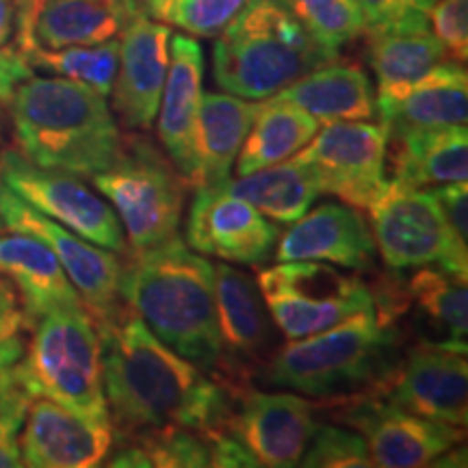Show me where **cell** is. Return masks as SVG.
Wrapping results in <instances>:
<instances>
[{
    "label": "cell",
    "mask_w": 468,
    "mask_h": 468,
    "mask_svg": "<svg viewBox=\"0 0 468 468\" xmlns=\"http://www.w3.org/2000/svg\"><path fill=\"white\" fill-rule=\"evenodd\" d=\"M0 226H3V221H0Z\"/></svg>",
    "instance_id": "bcb514c9"
},
{
    "label": "cell",
    "mask_w": 468,
    "mask_h": 468,
    "mask_svg": "<svg viewBox=\"0 0 468 468\" xmlns=\"http://www.w3.org/2000/svg\"><path fill=\"white\" fill-rule=\"evenodd\" d=\"M367 210L376 250L388 269L438 265L458 278L468 276V259L455 250L441 208L425 186L386 180Z\"/></svg>",
    "instance_id": "9c48e42d"
},
{
    "label": "cell",
    "mask_w": 468,
    "mask_h": 468,
    "mask_svg": "<svg viewBox=\"0 0 468 468\" xmlns=\"http://www.w3.org/2000/svg\"><path fill=\"white\" fill-rule=\"evenodd\" d=\"M271 98L306 111L319 124L367 122L378 115L371 79L351 63H325Z\"/></svg>",
    "instance_id": "484cf974"
},
{
    "label": "cell",
    "mask_w": 468,
    "mask_h": 468,
    "mask_svg": "<svg viewBox=\"0 0 468 468\" xmlns=\"http://www.w3.org/2000/svg\"><path fill=\"white\" fill-rule=\"evenodd\" d=\"M365 33L368 35V58L378 79L376 109L382 120L420 76L447 58V52L431 31L427 16L368 28Z\"/></svg>",
    "instance_id": "7402d4cb"
},
{
    "label": "cell",
    "mask_w": 468,
    "mask_h": 468,
    "mask_svg": "<svg viewBox=\"0 0 468 468\" xmlns=\"http://www.w3.org/2000/svg\"><path fill=\"white\" fill-rule=\"evenodd\" d=\"M31 399L33 395L28 393L27 386L20 384L7 397V401L0 406V468L25 466V462H22L20 434Z\"/></svg>",
    "instance_id": "8d00e7d4"
},
{
    "label": "cell",
    "mask_w": 468,
    "mask_h": 468,
    "mask_svg": "<svg viewBox=\"0 0 468 468\" xmlns=\"http://www.w3.org/2000/svg\"><path fill=\"white\" fill-rule=\"evenodd\" d=\"M113 441L111 419H90L48 397H33L20 434L22 462L33 468L101 466Z\"/></svg>",
    "instance_id": "d6986e66"
},
{
    "label": "cell",
    "mask_w": 468,
    "mask_h": 468,
    "mask_svg": "<svg viewBox=\"0 0 468 468\" xmlns=\"http://www.w3.org/2000/svg\"><path fill=\"white\" fill-rule=\"evenodd\" d=\"M5 137H7V122H5L3 104H0V148L5 145Z\"/></svg>",
    "instance_id": "ee69618b"
},
{
    "label": "cell",
    "mask_w": 468,
    "mask_h": 468,
    "mask_svg": "<svg viewBox=\"0 0 468 468\" xmlns=\"http://www.w3.org/2000/svg\"><path fill=\"white\" fill-rule=\"evenodd\" d=\"M386 399L419 417L464 430L468 423L466 351L420 341L386 384Z\"/></svg>",
    "instance_id": "ac0fdd59"
},
{
    "label": "cell",
    "mask_w": 468,
    "mask_h": 468,
    "mask_svg": "<svg viewBox=\"0 0 468 468\" xmlns=\"http://www.w3.org/2000/svg\"><path fill=\"white\" fill-rule=\"evenodd\" d=\"M468 79L460 63H438L379 120L388 134L466 126Z\"/></svg>",
    "instance_id": "4316f807"
},
{
    "label": "cell",
    "mask_w": 468,
    "mask_h": 468,
    "mask_svg": "<svg viewBox=\"0 0 468 468\" xmlns=\"http://www.w3.org/2000/svg\"><path fill=\"white\" fill-rule=\"evenodd\" d=\"M27 341L25 338H16V341L0 343V406L7 401V397L20 386V365L22 356H25Z\"/></svg>",
    "instance_id": "b9f144b4"
},
{
    "label": "cell",
    "mask_w": 468,
    "mask_h": 468,
    "mask_svg": "<svg viewBox=\"0 0 468 468\" xmlns=\"http://www.w3.org/2000/svg\"><path fill=\"white\" fill-rule=\"evenodd\" d=\"M33 397H48L90 419H109L98 325L85 306H66L35 319L20 365Z\"/></svg>",
    "instance_id": "8992f818"
},
{
    "label": "cell",
    "mask_w": 468,
    "mask_h": 468,
    "mask_svg": "<svg viewBox=\"0 0 468 468\" xmlns=\"http://www.w3.org/2000/svg\"><path fill=\"white\" fill-rule=\"evenodd\" d=\"M365 17V31L430 14L436 0H351Z\"/></svg>",
    "instance_id": "f35d334b"
},
{
    "label": "cell",
    "mask_w": 468,
    "mask_h": 468,
    "mask_svg": "<svg viewBox=\"0 0 468 468\" xmlns=\"http://www.w3.org/2000/svg\"><path fill=\"white\" fill-rule=\"evenodd\" d=\"M261 102V101H259ZM259 102L232 93H202L193 133L196 186H224L254 122Z\"/></svg>",
    "instance_id": "cb8c5ba5"
},
{
    "label": "cell",
    "mask_w": 468,
    "mask_h": 468,
    "mask_svg": "<svg viewBox=\"0 0 468 468\" xmlns=\"http://www.w3.org/2000/svg\"><path fill=\"white\" fill-rule=\"evenodd\" d=\"M345 423L365 438L373 466L384 468L431 466L464 438L462 427L419 417L378 395L354 397Z\"/></svg>",
    "instance_id": "9a60e30c"
},
{
    "label": "cell",
    "mask_w": 468,
    "mask_h": 468,
    "mask_svg": "<svg viewBox=\"0 0 468 468\" xmlns=\"http://www.w3.org/2000/svg\"><path fill=\"white\" fill-rule=\"evenodd\" d=\"M319 122L289 102L267 98L259 102L254 122L237 156V174L248 176L295 156L319 131Z\"/></svg>",
    "instance_id": "f546056e"
},
{
    "label": "cell",
    "mask_w": 468,
    "mask_h": 468,
    "mask_svg": "<svg viewBox=\"0 0 468 468\" xmlns=\"http://www.w3.org/2000/svg\"><path fill=\"white\" fill-rule=\"evenodd\" d=\"M172 31L145 11H134L120 33V66L113 80V113L131 133L148 131L159 113L169 68Z\"/></svg>",
    "instance_id": "e0dca14e"
},
{
    "label": "cell",
    "mask_w": 468,
    "mask_h": 468,
    "mask_svg": "<svg viewBox=\"0 0 468 468\" xmlns=\"http://www.w3.org/2000/svg\"><path fill=\"white\" fill-rule=\"evenodd\" d=\"M427 17L447 57L464 63L468 58V0H436Z\"/></svg>",
    "instance_id": "d590c367"
},
{
    "label": "cell",
    "mask_w": 468,
    "mask_h": 468,
    "mask_svg": "<svg viewBox=\"0 0 468 468\" xmlns=\"http://www.w3.org/2000/svg\"><path fill=\"white\" fill-rule=\"evenodd\" d=\"M20 0H0V50L16 46Z\"/></svg>",
    "instance_id": "7bdbcfd3"
},
{
    "label": "cell",
    "mask_w": 468,
    "mask_h": 468,
    "mask_svg": "<svg viewBox=\"0 0 468 468\" xmlns=\"http://www.w3.org/2000/svg\"><path fill=\"white\" fill-rule=\"evenodd\" d=\"M300 466L365 468L373 466L365 438L347 427L319 425Z\"/></svg>",
    "instance_id": "e575fe53"
},
{
    "label": "cell",
    "mask_w": 468,
    "mask_h": 468,
    "mask_svg": "<svg viewBox=\"0 0 468 468\" xmlns=\"http://www.w3.org/2000/svg\"><path fill=\"white\" fill-rule=\"evenodd\" d=\"M35 319L22 302L20 292L7 278L0 276V343L25 338Z\"/></svg>",
    "instance_id": "ab89813d"
},
{
    "label": "cell",
    "mask_w": 468,
    "mask_h": 468,
    "mask_svg": "<svg viewBox=\"0 0 468 468\" xmlns=\"http://www.w3.org/2000/svg\"><path fill=\"white\" fill-rule=\"evenodd\" d=\"M376 241L360 210L343 202H324L306 210L280 237L276 261H319L354 271H368Z\"/></svg>",
    "instance_id": "44dd1931"
},
{
    "label": "cell",
    "mask_w": 468,
    "mask_h": 468,
    "mask_svg": "<svg viewBox=\"0 0 468 468\" xmlns=\"http://www.w3.org/2000/svg\"><path fill=\"white\" fill-rule=\"evenodd\" d=\"M31 74L33 68L16 46L0 50V104H7L16 87Z\"/></svg>",
    "instance_id": "60d3db41"
},
{
    "label": "cell",
    "mask_w": 468,
    "mask_h": 468,
    "mask_svg": "<svg viewBox=\"0 0 468 468\" xmlns=\"http://www.w3.org/2000/svg\"><path fill=\"white\" fill-rule=\"evenodd\" d=\"M0 276L20 292L33 319L66 306H85L52 250L31 234L0 230Z\"/></svg>",
    "instance_id": "d4e9b609"
},
{
    "label": "cell",
    "mask_w": 468,
    "mask_h": 468,
    "mask_svg": "<svg viewBox=\"0 0 468 468\" xmlns=\"http://www.w3.org/2000/svg\"><path fill=\"white\" fill-rule=\"evenodd\" d=\"M145 14L196 37H218L250 0H142Z\"/></svg>",
    "instance_id": "d6a6232c"
},
{
    "label": "cell",
    "mask_w": 468,
    "mask_h": 468,
    "mask_svg": "<svg viewBox=\"0 0 468 468\" xmlns=\"http://www.w3.org/2000/svg\"><path fill=\"white\" fill-rule=\"evenodd\" d=\"M91 180L120 218L131 251L178 237L186 180L148 139L124 137L120 161Z\"/></svg>",
    "instance_id": "52a82bcc"
},
{
    "label": "cell",
    "mask_w": 468,
    "mask_h": 468,
    "mask_svg": "<svg viewBox=\"0 0 468 468\" xmlns=\"http://www.w3.org/2000/svg\"><path fill=\"white\" fill-rule=\"evenodd\" d=\"M98 335L115 441L161 427L202 436L226 430L237 395L161 343L126 303L113 321L98 325Z\"/></svg>",
    "instance_id": "6da1fadb"
},
{
    "label": "cell",
    "mask_w": 468,
    "mask_h": 468,
    "mask_svg": "<svg viewBox=\"0 0 468 468\" xmlns=\"http://www.w3.org/2000/svg\"><path fill=\"white\" fill-rule=\"evenodd\" d=\"M441 208L444 224H447L449 237L455 250L468 259V196L466 183L436 185L427 189Z\"/></svg>",
    "instance_id": "74e56055"
},
{
    "label": "cell",
    "mask_w": 468,
    "mask_h": 468,
    "mask_svg": "<svg viewBox=\"0 0 468 468\" xmlns=\"http://www.w3.org/2000/svg\"><path fill=\"white\" fill-rule=\"evenodd\" d=\"M289 5L306 31L335 57L365 33V17L351 0H289Z\"/></svg>",
    "instance_id": "836d02e7"
},
{
    "label": "cell",
    "mask_w": 468,
    "mask_h": 468,
    "mask_svg": "<svg viewBox=\"0 0 468 468\" xmlns=\"http://www.w3.org/2000/svg\"><path fill=\"white\" fill-rule=\"evenodd\" d=\"M388 131L371 122H335L317 131L291 159L308 163L317 174L321 193L367 210L386 183Z\"/></svg>",
    "instance_id": "4fadbf2b"
},
{
    "label": "cell",
    "mask_w": 468,
    "mask_h": 468,
    "mask_svg": "<svg viewBox=\"0 0 468 468\" xmlns=\"http://www.w3.org/2000/svg\"><path fill=\"white\" fill-rule=\"evenodd\" d=\"M204 55L200 44L189 35H172L169 39V68L159 104V142L167 156L183 174L186 185H193L196 156L193 133L202 101Z\"/></svg>",
    "instance_id": "603a6c76"
},
{
    "label": "cell",
    "mask_w": 468,
    "mask_h": 468,
    "mask_svg": "<svg viewBox=\"0 0 468 468\" xmlns=\"http://www.w3.org/2000/svg\"><path fill=\"white\" fill-rule=\"evenodd\" d=\"M292 14L289 0H250L213 48L215 83L245 101H267L335 61Z\"/></svg>",
    "instance_id": "5b68a950"
},
{
    "label": "cell",
    "mask_w": 468,
    "mask_h": 468,
    "mask_svg": "<svg viewBox=\"0 0 468 468\" xmlns=\"http://www.w3.org/2000/svg\"><path fill=\"white\" fill-rule=\"evenodd\" d=\"M213 267L221 338V360L215 379L239 395L280 347V330L254 278L228 262Z\"/></svg>",
    "instance_id": "7c38bea8"
},
{
    "label": "cell",
    "mask_w": 468,
    "mask_h": 468,
    "mask_svg": "<svg viewBox=\"0 0 468 468\" xmlns=\"http://www.w3.org/2000/svg\"><path fill=\"white\" fill-rule=\"evenodd\" d=\"M131 3H134V5H137L139 9H142V5H139V3H142V0H131Z\"/></svg>",
    "instance_id": "f6af8a7d"
},
{
    "label": "cell",
    "mask_w": 468,
    "mask_h": 468,
    "mask_svg": "<svg viewBox=\"0 0 468 468\" xmlns=\"http://www.w3.org/2000/svg\"><path fill=\"white\" fill-rule=\"evenodd\" d=\"M139 7L131 0H20L16 48L58 50L120 37Z\"/></svg>",
    "instance_id": "ffe728a7"
},
{
    "label": "cell",
    "mask_w": 468,
    "mask_h": 468,
    "mask_svg": "<svg viewBox=\"0 0 468 468\" xmlns=\"http://www.w3.org/2000/svg\"><path fill=\"white\" fill-rule=\"evenodd\" d=\"M7 107L17 150L35 165L93 178L124 152V134L107 98L83 83L31 74Z\"/></svg>",
    "instance_id": "3957f363"
},
{
    "label": "cell",
    "mask_w": 468,
    "mask_h": 468,
    "mask_svg": "<svg viewBox=\"0 0 468 468\" xmlns=\"http://www.w3.org/2000/svg\"><path fill=\"white\" fill-rule=\"evenodd\" d=\"M401 291L403 313L414 306L419 319L434 332V343L466 351L468 286L442 267H419Z\"/></svg>",
    "instance_id": "f1b7e54d"
},
{
    "label": "cell",
    "mask_w": 468,
    "mask_h": 468,
    "mask_svg": "<svg viewBox=\"0 0 468 468\" xmlns=\"http://www.w3.org/2000/svg\"><path fill=\"white\" fill-rule=\"evenodd\" d=\"M120 295L169 349L218 376L221 338L215 267L183 239L131 251L122 262Z\"/></svg>",
    "instance_id": "7a4b0ae2"
},
{
    "label": "cell",
    "mask_w": 468,
    "mask_h": 468,
    "mask_svg": "<svg viewBox=\"0 0 468 468\" xmlns=\"http://www.w3.org/2000/svg\"><path fill=\"white\" fill-rule=\"evenodd\" d=\"M317 406L306 397L282 390L262 393L245 388L237 395L226 431L254 455L259 466H300L319 430Z\"/></svg>",
    "instance_id": "5bb4252c"
},
{
    "label": "cell",
    "mask_w": 468,
    "mask_h": 468,
    "mask_svg": "<svg viewBox=\"0 0 468 468\" xmlns=\"http://www.w3.org/2000/svg\"><path fill=\"white\" fill-rule=\"evenodd\" d=\"M278 226L224 186H197L186 219V245L224 262L261 267L271 259Z\"/></svg>",
    "instance_id": "2e32d148"
},
{
    "label": "cell",
    "mask_w": 468,
    "mask_h": 468,
    "mask_svg": "<svg viewBox=\"0 0 468 468\" xmlns=\"http://www.w3.org/2000/svg\"><path fill=\"white\" fill-rule=\"evenodd\" d=\"M0 221L9 230L31 234L48 245L61 262L63 271L68 273L69 282L79 291L96 325L109 324L122 313L124 302L120 295V254L85 241L66 226L46 218L3 183H0Z\"/></svg>",
    "instance_id": "8fae6325"
},
{
    "label": "cell",
    "mask_w": 468,
    "mask_h": 468,
    "mask_svg": "<svg viewBox=\"0 0 468 468\" xmlns=\"http://www.w3.org/2000/svg\"><path fill=\"white\" fill-rule=\"evenodd\" d=\"M388 137H395V148L388 152L393 161V178L412 186L466 183V126L442 128V131H408Z\"/></svg>",
    "instance_id": "83f0119b"
},
{
    "label": "cell",
    "mask_w": 468,
    "mask_h": 468,
    "mask_svg": "<svg viewBox=\"0 0 468 468\" xmlns=\"http://www.w3.org/2000/svg\"><path fill=\"white\" fill-rule=\"evenodd\" d=\"M256 284L286 341L313 336L376 308V295L365 280L319 261L278 262L262 269Z\"/></svg>",
    "instance_id": "ba28073f"
},
{
    "label": "cell",
    "mask_w": 468,
    "mask_h": 468,
    "mask_svg": "<svg viewBox=\"0 0 468 468\" xmlns=\"http://www.w3.org/2000/svg\"><path fill=\"white\" fill-rule=\"evenodd\" d=\"M0 183L28 207L66 226L85 241L126 256L128 243L122 221L107 197L79 176L35 165L17 148H0Z\"/></svg>",
    "instance_id": "30bf717a"
},
{
    "label": "cell",
    "mask_w": 468,
    "mask_h": 468,
    "mask_svg": "<svg viewBox=\"0 0 468 468\" xmlns=\"http://www.w3.org/2000/svg\"><path fill=\"white\" fill-rule=\"evenodd\" d=\"M224 189L243 197L278 224H292L300 219L321 193L314 169L295 159L228 180Z\"/></svg>",
    "instance_id": "4dcf8cb0"
},
{
    "label": "cell",
    "mask_w": 468,
    "mask_h": 468,
    "mask_svg": "<svg viewBox=\"0 0 468 468\" xmlns=\"http://www.w3.org/2000/svg\"><path fill=\"white\" fill-rule=\"evenodd\" d=\"M395 345L393 321L379 317L376 308L362 310L317 335L280 345L256 378L313 399H354L390 382Z\"/></svg>",
    "instance_id": "277c9868"
},
{
    "label": "cell",
    "mask_w": 468,
    "mask_h": 468,
    "mask_svg": "<svg viewBox=\"0 0 468 468\" xmlns=\"http://www.w3.org/2000/svg\"><path fill=\"white\" fill-rule=\"evenodd\" d=\"M22 55L31 68L83 83L107 98L113 90L117 66H120V37L96 46H68L58 50L31 48Z\"/></svg>",
    "instance_id": "1f68e13d"
}]
</instances>
